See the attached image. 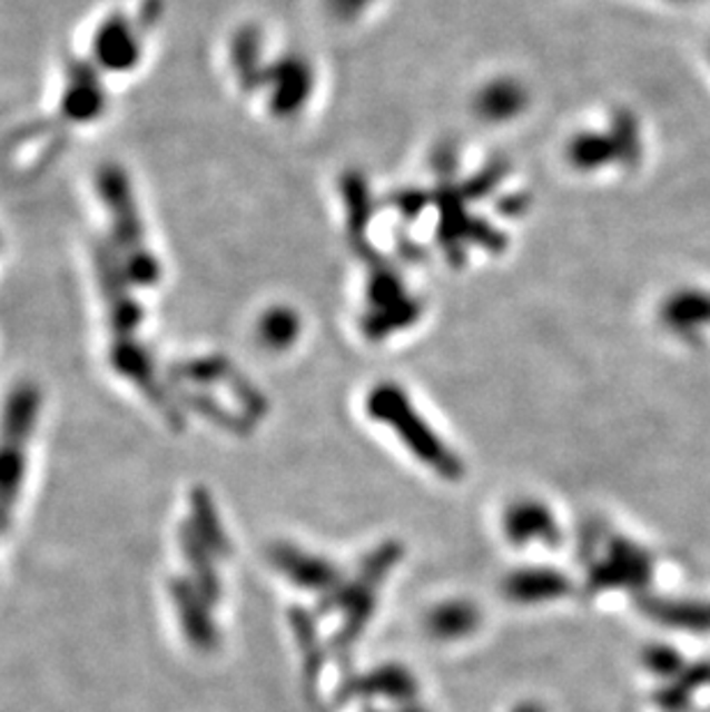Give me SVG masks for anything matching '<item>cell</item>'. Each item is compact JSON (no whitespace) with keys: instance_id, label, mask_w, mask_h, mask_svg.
<instances>
[{"instance_id":"6da1fadb","label":"cell","mask_w":710,"mask_h":712,"mask_svg":"<svg viewBox=\"0 0 710 712\" xmlns=\"http://www.w3.org/2000/svg\"><path fill=\"white\" fill-rule=\"evenodd\" d=\"M40 408L38 387L19 383L0 411V540L10 533L21 503Z\"/></svg>"},{"instance_id":"7a4b0ae2","label":"cell","mask_w":710,"mask_h":712,"mask_svg":"<svg viewBox=\"0 0 710 712\" xmlns=\"http://www.w3.org/2000/svg\"><path fill=\"white\" fill-rule=\"evenodd\" d=\"M501 531L514 546H529L535 542L556 544L561 535L554 510L538 498L510 503L503 512Z\"/></svg>"},{"instance_id":"3957f363","label":"cell","mask_w":710,"mask_h":712,"mask_svg":"<svg viewBox=\"0 0 710 712\" xmlns=\"http://www.w3.org/2000/svg\"><path fill=\"white\" fill-rule=\"evenodd\" d=\"M95 53L105 68L129 70L141 53V36L122 17H114L97 32Z\"/></svg>"},{"instance_id":"277c9868","label":"cell","mask_w":710,"mask_h":712,"mask_svg":"<svg viewBox=\"0 0 710 712\" xmlns=\"http://www.w3.org/2000/svg\"><path fill=\"white\" fill-rule=\"evenodd\" d=\"M570 591L568 578L552 567H526L505 581V595L514 602H546Z\"/></svg>"},{"instance_id":"5b68a950","label":"cell","mask_w":710,"mask_h":712,"mask_svg":"<svg viewBox=\"0 0 710 712\" xmlns=\"http://www.w3.org/2000/svg\"><path fill=\"white\" fill-rule=\"evenodd\" d=\"M480 625V611L464 600H447L430 609L425 627L438 641H455L471 636Z\"/></svg>"},{"instance_id":"8992f818","label":"cell","mask_w":710,"mask_h":712,"mask_svg":"<svg viewBox=\"0 0 710 712\" xmlns=\"http://www.w3.org/2000/svg\"><path fill=\"white\" fill-rule=\"evenodd\" d=\"M275 563L300 586H328L335 576V570L326 558L300 554L298 548L282 546L275 554Z\"/></svg>"},{"instance_id":"52a82bcc","label":"cell","mask_w":710,"mask_h":712,"mask_svg":"<svg viewBox=\"0 0 710 712\" xmlns=\"http://www.w3.org/2000/svg\"><path fill=\"white\" fill-rule=\"evenodd\" d=\"M673 316L686 323H708L710 326V296H686L673 305Z\"/></svg>"},{"instance_id":"ba28073f","label":"cell","mask_w":710,"mask_h":712,"mask_svg":"<svg viewBox=\"0 0 710 712\" xmlns=\"http://www.w3.org/2000/svg\"><path fill=\"white\" fill-rule=\"evenodd\" d=\"M512 712H546L542 705H538V703H533V701H529V703H520L516 705Z\"/></svg>"}]
</instances>
